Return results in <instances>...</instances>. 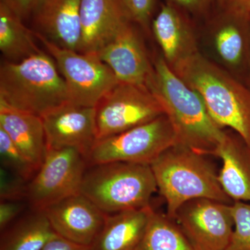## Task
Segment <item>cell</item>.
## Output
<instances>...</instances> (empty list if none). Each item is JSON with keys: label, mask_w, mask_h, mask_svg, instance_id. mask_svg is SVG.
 <instances>
[{"label": "cell", "mask_w": 250, "mask_h": 250, "mask_svg": "<svg viewBox=\"0 0 250 250\" xmlns=\"http://www.w3.org/2000/svg\"><path fill=\"white\" fill-rule=\"evenodd\" d=\"M157 190L150 165L113 161L88 165L80 192L112 214L149 207Z\"/></svg>", "instance_id": "5b68a950"}, {"label": "cell", "mask_w": 250, "mask_h": 250, "mask_svg": "<svg viewBox=\"0 0 250 250\" xmlns=\"http://www.w3.org/2000/svg\"><path fill=\"white\" fill-rule=\"evenodd\" d=\"M222 15L215 33V47L224 62L237 65L244 54V31L250 27V19L237 17L224 9Z\"/></svg>", "instance_id": "603a6c76"}, {"label": "cell", "mask_w": 250, "mask_h": 250, "mask_svg": "<svg viewBox=\"0 0 250 250\" xmlns=\"http://www.w3.org/2000/svg\"><path fill=\"white\" fill-rule=\"evenodd\" d=\"M164 114L162 105L147 87L118 83L95 106L98 141Z\"/></svg>", "instance_id": "9c48e42d"}, {"label": "cell", "mask_w": 250, "mask_h": 250, "mask_svg": "<svg viewBox=\"0 0 250 250\" xmlns=\"http://www.w3.org/2000/svg\"><path fill=\"white\" fill-rule=\"evenodd\" d=\"M47 149L73 148L87 159L98 141L95 107L66 104L41 116Z\"/></svg>", "instance_id": "8fae6325"}, {"label": "cell", "mask_w": 250, "mask_h": 250, "mask_svg": "<svg viewBox=\"0 0 250 250\" xmlns=\"http://www.w3.org/2000/svg\"><path fill=\"white\" fill-rule=\"evenodd\" d=\"M151 206L107 214L90 250H136L147 227Z\"/></svg>", "instance_id": "d6986e66"}, {"label": "cell", "mask_w": 250, "mask_h": 250, "mask_svg": "<svg viewBox=\"0 0 250 250\" xmlns=\"http://www.w3.org/2000/svg\"><path fill=\"white\" fill-rule=\"evenodd\" d=\"M90 247L81 246L57 235L42 250H90Z\"/></svg>", "instance_id": "1f68e13d"}, {"label": "cell", "mask_w": 250, "mask_h": 250, "mask_svg": "<svg viewBox=\"0 0 250 250\" xmlns=\"http://www.w3.org/2000/svg\"><path fill=\"white\" fill-rule=\"evenodd\" d=\"M36 1L37 0H0V2L7 6L18 17L24 21L30 17Z\"/></svg>", "instance_id": "f546056e"}, {"label": "cell", "mask_w": 250, "mask_h": 250, "mask_svg": "<svg viewBox=\"0 0 250 250\" xmlns=\"http://www.w3.org/2000/svg\"><path fill=\"white\" fill-rule=\"evenodd\" d=\"M152 30L170 67L198 52L188 18L170 1L161 6L153 20Z\"/></svg>", "instance_id": "2e32d148"}, {"label": "cell", "mask_w": 250, "mask_h": 250, "mask_svg": "<svg viewBox=\"0 0 250 250\" xmlns=\"http://www.w3.org/2000/svg\"><path fill=\"white\" fill-rule=\"evenodd\" d=\"M136 250H195L173 219L152 208L146 231Z\"/></svg>", "instance_id": "7402d4cb"}, {"label": "cell", "mask_w": 250, "mask_h": 250, "mask_svg": "<svg viewBox=\"0 0 250 250\" xmlns=\"http://www.w3.org/2000/svg\"><path fill=\"white\" fill-rule=\"evenodd\" d=\"M0 128L38 169L47 152L45 129L41 117L16 109L0 101Z\"/></svg>", "instance_id": "e0dca14e"}, {"label": "cell", "mask_w": 250, "mask_h": 250, "mask_svg": "<svg viewBox=\"0 0 250 250\" xmlns=\"http://www.w3.org/2000/svg\"><path fill=\"white\" fill-rule=\"evenodd\" d=\"M36 35L63 77L70 104L95 107L100 100L120 83L111 69L96 54L62 48L37 33Z\"/></svg>", "instance_id": "52a82bcc"}, {"label": "cell", "mask_w": 250, "mask_h": 250, "mask_svg": "<svg viewBox=\"0 0 250 250\" xmlns=\"http://www.w3.org/2000/svg\"><path fill=\"white\" fill-rule=\"evenodd\" d=\"M201 97L222 129H232L250 149V90L198 52L171 67Z\"/></svg>", "instance_id": "7a4b0ae2"}, {"label": "cell", "mask_w": 250, "mask_h": 250, "mask_svg": "<svg viewBox=\"0 0 250 250\" xmlns=\"http://www.w3.org/2000/svg\"><path fill=\"white\" fill-rule=\"evenodd\" d=\"M43 211L57 235L88 247L96 239L107 216L82 193L63 199Z\"/></svg>", "instance_id": "4fadbf2b"}, {"label": "cell", "mask_w": 250, "mask_h": 250, "mask_svg": "<svg viewBox=\"0 0 250 250\" xmlns=\"http://www.w3.org/2000/svg\"><path fill=\"white\" fill-rule=\"evenodd\" d=\"M223 163L218 180L232 202H250V149L241 136L228 134L215 156Z\"/></svg>", "instance_id": "ac0fdd59"}, {"label": "cell", "mask_w": 250, "mask_h": 250, "mask_svg": "<svg viewBox=\"0 0 250 250\" xmlns=\"http://www.w3.org/2000/svg\"><path fill=\"white\" fill-rule=\"evenodd\" d=\"M205 155L176 143L150 164L157 189L165 199L166 214L173 219L181 206L207 198L231 205L218 180V173Z\"/></svg>", "instance_id": "277c9868"}, {"label": "cell", "mask_w": 250, "mask_h": 250, "mask_svg": "<svg viewBox=\"0 0 250 250\" xmlns=\"http://www.w3.org/2000/svg\"><path fill=\"white\" fill-rule=\"evenodd\" d=\"M1 167L29 182L39 169L14 144L9 135L0 128Z\"/></svg>", "instance_id": "cb8c5ba5"}, {"label": "cell", "mask_w": 250, "mask_h": 250, "mask_svg": "<svg viewBox=\"0 0 250 250\" xmlns=\"http://www.w3.org/2000/svg\"><path fill=\"white\" fill-rule=\"evenodd\" d=\"M133 22L126 0H82L78 52L98 54Z\"/></svg>", "instance_id": "7c38bea8"}, {"label": "cell", "mask_w": 250, "mask_h": 250, "mask_svg": "<svg viewBox=\"0 0 250 250\" xmlns=\"http://www.w3.org/2000/svg\"><path fill=\"white\" fill-rule=\"evenodd\" d=\"M57 235L43 210L29 208L1 231L0 250H42Z\"/></svg>", "instance_id": "ffe728a7"}, {"label": "cell", "mask_w": 250, "mask_h": 250, "mask_svg": "<svg viewBox=\"0 0 250 250\" xmlns=\"http://www.w3.org/2000/svg\"><path fill=\"white\" fill-rule=\"evenodd\" d=\"M82 0H37L30 17L36 33L62 48L78 52Z\"/></svg>", "instance_id": "9a60e30c"}, {"label": "cell", "mask_w": 250, "mask_h": 250, "mask_svg": "<svg viewBox=\"0 0 250 250\" xmlns=\"http://www.w3.org/2000/svg\"><path fill=\"white\" fill-rule=\"evenodd\" d=\"M0 101L40 117L70 103L63 77L53 58L43 51L1 64Z\"/></svg>", "instance_id": "3957f363"}, {"label": "cell", "mask_w": 250, "mask_h": 250, "mask_svg": "<svg viewBox=\"0 0 250 250\" xmlns=\"http://www.w3.org/2000/svg\"><path fill=\"white\" fill-rule=\"evenodd\" d=\"M96 55L111 69L120 83L147 86L153 65L132 22Z\"/></svg>", "instance_id": "5bb4252c"}, {"label": "cell", "mask_w": 250, "mask_h": 250, "mask_svg": "<svg viewBox=\"0 0 250 250\" xmlns=\"http://www.w3.org/2000/svg\"><path fill=\"white\" fill-rule=\"evenodd\" d=\"M156 0H126L134 22L147 29L150 23Z\"/></svg>", "instance_id": "4316f807"}, {"label": "cell", "mask_w": 250, "mask_h": 250, "mask_svg": "<svg viewBox=\"0 0 250 250\" xmlns=\"http://www.w3.org/2000/svg\"><path fill=\"white\" fill-rule=\"evenodd\" d=\"M35 31L23 20L0 2V51L8 62H16L40 52Z\"/></svg>", "instance_id": "44dd1931"}, {"label": "cell", "mask_w": 250, "mask_h": 250, "mask_svg": "<svg viewBox=\"0 0 250 250\" xmlns=\"http://www.w3.org/2000/svg\"><path fill=\"white\" fill-rule=\"evenodd\" d=\"M215 0H168L181 9L192 14H203L209 10Z\"/></svg>", "instance_id": "f1b7e54d"}, {"label": "cell", "mask_w": 250, "mask_h": 250, "mask_svg": "<svg viewBox=\"0 0 250 250\" xmlns=\"http://www.w3.org/2000/svg\"><path fill=\"white\" fill-rule=\"evenodd\" d=\"M29 182L3 167H0V200L27 201Z\"/></svg>", "instance_id": "484cf974"}, {"label": "cell", "mask_w": 250, "mask_h": 250, "mask_svg": "<svg viewBox=\"0 0 250 250\" xmlns=\"http://www.w3.org/2000/svg\"><path fill=\"white\" fill-rule=\"evenodd\" d=\"M147 87L170 119L177 143L202 155L215 156L228 134L212 119L200 95L174 72L163 57L154 61Z\"/></svg>", "instance_id": "6da1fadb"}, {"label": "cell", "mask_w": 250, "mask_h": 250, "mask_svg": "<svg viewBox=\"0 0 250 250\" xmlns=\"http://www.w3.org/2000/svg\"><path fill=\"white\" fill-rule=\"evenodd\" d=\"M222 9L244 19H250V0H228Z\"/></svg>", "instance_id": "4dcf8cb0"}, {"label": "cell", "mask_w": 250, "mask_h": 250, "mask_svg": "<svg viewBox=\"0 0 250 250\" xmlns=\"http://www.w3.org/2000/svg\"><path fill=\"white\" fill-rule=\"evenodd\" d=\"M177 143L166 114L120 134L98 140L87 156L88 165L123 161L150 165L161 153Z\"/></svg>", "instance_id": "8992f818"}, {"label": "cell", "mask_w": 250, "mask_h": 250, "mask_svg": "<svg viewBox=\"0 0 250 250\" xmlns=\"http://www.w3.org/2000/svg\"><path fill=\"white\" fill-rule=\"evenodd\" d=\"M218 1L219 5H220V7H222V6H223L224 4H225V2H226L228 0H217Z\"/></svg>", "instance_id": "d6a6232c"}, {"label": "cell", "mask_w": 250, "mask_h": 250, "mask_svg": "<svg viewBox=\"0 0 250 250\" xmlns=\"http://www.w3.org/2000/svg\"><path fill=\"white\" fill-rule=\"evenodd\" d=\"M231 205L194 199L179 207L173 220L194 250H225L234 228Z\"/></svg>", "instance_id": "30bf717a"}, {"label": "cell", "mask_w": 250, "mask_h": 250, "mask_svg": "<svg viewBox=\"0 0 250 250\" xmlns=\"http://www.w3.org/2000/svg\"><path fill=\"white\" fill-rule=\"evenodd\" d=\"M27 207L29 208L26 200H0V231L22 215Z\"/></svg>", "instance_id": "83f0119b"}, {"label": "cell", "mask_w": 250, "mask_h": 250, "mask_svg": "<svg viewBox=\"0 0 250 250\" xmlns=\"http://www.w3.org/2000/svg\"><path fill=\"white\" fill-rule=\"evenodd\" d=\"M231 212L234 228L225 250H250V202H233Z\"/></svg>", "instance_id": "d4e9b609"}, {"label": "cell", "mask_w": 250, "mask_h": 250, "mask_svg": "<svg viewBox=\"0 0 250 250\" xmlns=\"http://www.w3.org/2000/svg\"><path fill=\"white\" fill-rule=\"evenodd\" d=\"M87 166L86 157L76 149H47L42 165L28 185L29 208L44 210L63 199L81 193Z\"/></svg>", "instance_id": "ba28073f"}]
</instances>
